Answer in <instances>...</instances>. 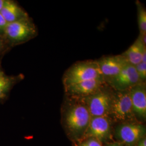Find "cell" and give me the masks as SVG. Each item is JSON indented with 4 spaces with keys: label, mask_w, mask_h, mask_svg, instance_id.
Instances as JSON below:
<instances>
[{
    "label": "cell",
    "mask_w": 146,
    "mask_h": 146,
    "mask_svg": "<svg viewBox=\"0 0 146 146\" xmlns=\"http://www.w3.org/2000/svg\"><path fill=\"white\" fill-rule=\"evenodd\" d=\"M91 117L83 98L66 96L61 107V123L74 143L83 139Z\"/></svg>",
    "instance_id": "obj_1"
},
{
    "label": "cell",
    "mask_w": 146,
    "mask_h": 146,
    "mask_svg": "<svg viewBox=\"0 0 146 146\" xmlns=\"http://www.w3.org/2000/svg\"><path fill=\"white\" fill-rule=\"evenodd\" d=\"M104 79L96 60H86L74 63L64 72L62 77L64 87L84 81Z\"/></svg>",
    "instance_id": "obj_2"
},
{
    "label": "cell",
    "mask_w": 146,
    "mask_h": 146,
    "mask_svg": "<svg viewBox=\"0 0 146 146\" xmlns=\"http://www.w3.org/2000/svg\"><path fill=\"white\" fill-rule=\"evenodd\" d=\"M4 36L13 44L27 42L36 36L37 28L29 17L9 23L3 31Z\"/></svg>",
    "instance_id": "obj_3"
},
{
    "label": "cell",
    "mask_w": 146,
    "mask_h": 146,
    "mask_svg": "<svg viewBox=\"0 0 146 146\" xmlns=\"http://www.w3.org/2000/svg\"><path fill=\"white\" fill-rule=\"evenodd\" d=\"M114 93L107 84L96 93L83 98L92 117L109 116Z\"/></svg>",
    "instance_id": "obj_4"
},
{
    "label": "cell",
    "mask_w": 146,
    "mask_h": 146,
    "mask_svg": "<svg viewBox=\"0 0 146 146\" xmlns=\"http://www.w3.org/2000/svg\"><path fill=\"white\" fill-rule=\"evenodd\" d=\"M109 117L117 124L138 121L133 112L129 90L115 91Z\"/></svg>",
    "instance_id": "obj_5"
},
{
    "label": "cell",
    "mask_w": 146,
    "mask_h": 146,
    "mask_svg": "<svg viewBox=\"0 0 146 146\" xmlns=\"http://www.w3.org/2000/svg\"><path fill=\"white\" fill-rule=\"evenodd\" d=\"M115 139L125 146H136L146 137V126L138 121L119 123L113 131Z\"/></svg>",
    "instance_id": "obj_6"
},
{
    "label": "cell",
    "mask_w": 146,
    "mask_h": 146,
    "mask_svg": "<svg viewBox=\"0 0 146 146\" xmlns=\"http://www.w3.org/2000/svg\"><path fill=\"white\" fill-rule=\"evenodd\" d=\"M113 124L109 116L92 117L82 139L92 137L102 144L108 143L113 137Z\"/></svg>",
    "instance_id": "obj_7"
},
{
    "label": "cell",
    "mask_w": 146,
    "mask_h": 146,
    "mask_svg": "<svg viewBox=\"0 0 146 146\" xmlns=\"http://www.w3.org/2000/svg\"><path fill=\"white\" fill-rule=\"evenodd\" d=\"M141 82L135 66L127 63L115 77L107 84L115 91H128Z\"/></svg>",
    "instance_id": "obj_8"
},
{
    "label": "cell",
    "mask_w": 146,
    "mask_h": 146,
    "mask_svg": "<svg viewBox=\"0 0 146 146\" xmlns=\"http://www.w3.org/2000/svg\"><path fill=\"white\" fill-rule=\"evenodd\" d=\"M104 79L84 81L64 87L66 96L84 98L98 92L107 84Z\"/></svg>",
    "instance_id": "obj_9"
},
{
    "label": "cell",
    "mask_w": 146,
    "mask_h": 146,
    "mask_svg": "<svg viewBox=\"0 0 146 146\" xmlns=\"http://www.w3.org/2000/svg\"><path fill=\"white\" fill-rule=\"evenodd\" d=\"M96 61L106 83L115 77L128 63L121 54L104 56Z\"/></svg>",
    "instance_id": "obj_10"
},
{
    "label": "cell",
    "mask_w": 146,
    "mask_h": 146,
    "mask_svg": "<svg viewBox=\"0 0 146 146\" xmlns=\"http://www.w3.org/2000/svg\"><path fill=\"white\" fill-rule=\"evenodd\" d=\"M134 114L139 122L143 123L146 119V84L141 82L129 90Z\"/></svg>",
    "instance_id": "obj_11"
},
{
    "label": "cell",
    "mask_w": 146,
    "mask_h": 146,
    "mask_svg": "<svg viewBox=\"0 0 146 146\" xmlns=\"http://www.w3.org/2000/svg\"><path fill=\"white\" fill-rule=\"evenodd\" d=\"M23 78L22 74L16 76L6 74L0 65V103L5 102L13 87Z\"/></svg>",
    "instance_id": "obj_12"
},
{
    "label": "cell",
    "mask_w": 146,
    "mask_h": 146,
    "mask_svg": "<svg viewBox=\"0 0 146 146\" xmlns=\"http://www.w3.org/2000/svg\"><path fill=\"white\" fill-rule=\"evenodd\" d=\"M146 52V46L142 43L138 36L135 42L121 55L127 62L135 66L141 62L143 54Z\"/></svg>",
    "instance_id": "obj_13"
},
{
    "label": "cell",
    "mask_w": 146,
    "mask_h": 146,
    "mask_svg": "<svg viewBox=\"0 0 146 146\" xmlns=\"http://www.w3.org/2000/svg\"><path fill=\"white\" fill-rule=\"evenodd\" d=\"M0 13L8 23L28 17L25 11L15 3L11 1H5Z\"/></svg>",
    "instance_id": "obj_14"
},
{
    "label": "cell",
    "mask_w": 146,
    "mask_h": 146,
    "mask_svg": "<svg viewBox=\"0 0 146 146\" xmlns=\"http://www.w3.org/2000/svg\"><path fill=\"white\" fill-rule=\"evenodd\" d=\"M137 11V22L140 33H146V8L139 1L135 2Z\"/></svg>",
    "instance_id": "obj_15"
},
{
    "label": "cell",
    "mask_w": 146,
    "mask_h": 146,
    "mask_svg": "<svg viewBox=\"0 0 146 146\" xmlns=\"http://www.w3.org/2000/svg\"><path fill=\"white\" fill-rule=\"evenodd\" d=\"M74 145L75 146H103L100 141L92 137L84 139Z\"/></svg>",
    "instance_id": "obj_16"
},
{
    "label": "cell",
    "mask_w": 146,
    "mask_h": 146,
    "mask_svg": "<svg viewBox=\"0 0 146 146\" xmlns=\"http://www.w3.org/2000/svg\"><path fill=\"white\" fill-rule=\"evenodd\" d=\"M136 70L142 82H146V63L141 62L135 66Z\"/></svg>",
    "instance_id": "obj_17"
},
{
    "label": "cell",
    "mask_w": 146,
    "mask_h": 146,
    "mask_svg": "<svg viewBox=\"0 0 146 146\" xmlns=\"http://www.w3.org/2000/svg\"><path fill=\"white\" fill-rule=\"evenodd\" d=\"M7 24L8 23L6 22L3 17L0 13V31L3 32V31Z\"/></svg>",
    "instance_id": "obj_18"
},
{
    "label": "cell",
    "mask_w": 146,
    "mask_h": 146,
    "mask_svg": "<svg viewBox=\"0 0 146 146\" xmlns=\"http://www.w3.org/2000/svg\"><path fill=\"white\" fill-rule=\"evenodd\" d=\"M136 146H146V137L143 138L138 142Z\"/></svg>",
    "instance_id": "obj_19"
},
{
    "label": "cell",
    "mask_w": 146,
    "mask_h": 146,
    "mask_svg": "<svg viewBox=\"0 0 146 146\" xmlns=\"http://www.w3.org/2000/svg\"><path fill=\"white\" fill-rule=\"evenodd\" d=\"M105 146H123V145L118 142H112V143H107Z\"/></svg>",
    "instance_id": "obj_20"
},
{
    "label": "cell",
    "mask_w": 146,
    "mask_h": 146,
    "mask_svg": "<svg viewBox=\"0 0 146 146\" xmlns=\"http://www.w3.org/2000/svg\"><path fill=\"white\" fill-rule=\"evenodd\" d=\"M5 47V41L3 38L0 37V52Z\"/></svg>",
    "instance_id": "obj_21"
},
{
    "label": "cell",
    "mask_w": 146,
    "mask_h": 146,
    "mask_svg": "<svg viewBox=\"0 0 146 146\" xmlns=\"http://www.w3.org/2000/svg\"><path fill=\"white\" fill-rule=\"evenodd\" d=\"M5 3V0H0V11H1L2 8H3L4 4Z\"/></svg>",
    "instance_id": "obj_22"
}]
</instances>
